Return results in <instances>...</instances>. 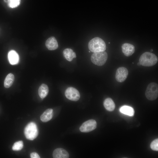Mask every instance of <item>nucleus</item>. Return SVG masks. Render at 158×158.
I'll use <instances>...</instances> for the list:
<instances>
[{
	"label": "nucleus",
	"instance_id": "1",
	"mask_svg": "<svg viewBox=\"0 0 158 158\" xmlns=\"http://www.w3.org/2000/svg\"><path fill=\"white\" fill-rule=\"evenodd\" d=\"M158 60V58L155 54L151 52H146L141 55L139 62L142 66L150 67L156 64Z\"/></svg>",
	"mask_w": 158,
	"mask_h": 158
},
{
	"label": "nucleus",
	"instance_id": "2",
	"mask_svg": "<svg viewBox=\"0 0 158 158\" xmlns=\"http://www.w3.org/2000/svg\"><path fill=\"white\" fill-rule=\"evenodd\" d=\"M88 45L90 50L94 53L104 51L106 49L105 42L99 37H95L91 40Z\"/></svg>",
	"mask_w": 158,
	"mask_h": 158
},
{
	"label": "nucleus",
	"instance_id": "3",
	"mask_svg": "<svg viewBox=\"0 0 158 158\" xmlns=\"http://www.w3.org/2000/svg\"><path fill=\"white\" fill-rule=\"evenodd\" d=\"M26 138L30 140H33L37 136L38 130L36 124L30 122L25 126L24 131Z\"/></svg>",
	"mask_w": 158,
	"mask_h": 158
},
{
	"label": "nucleus",
	"instance_id": "4",
	"mask_svg": "<svg viewBox=\"0 0 158 158\" xmlns=\"http://www.w3.org/2000/svg\"><path fill=\"white\" fill-rule=\"evenodd\" d=\"M107 58V53L103 51L94 52L91 55V59L94 64L101 66L105 63Z\"/></svg>",
	"mask_w": 158,
	"mask_h": 158
},
{
	"label": "nucleus",
	"instance_id": "5",
	"mask_svg": "<svg viewBox=\"0 0 158 158\" xmlns=\"http://www.w3.org/2000/svg\"><path fill=\"white\" fill-rule=\"evenodd\" d=\"M147 98L150 100H155L158 96V85L154 82L151 83L147 85L145 92Z\"/></svg>",
	"mask_w": 158,
	"mask_h": 158
},
{
	"label": "nucleus",
	"instance_id": "6",
	"mask_svg": "<svg viewBox=\"0 0 158 158\" xmlns=\"http://www.w3.org/2000/svg\"><path fill=\"white\" fill-rule=\"evenodd\" d=\"M65 95L68 99L72 101H77L80 97L79 91L75 88L72 87L67 88L65 91Z\"/></svg>",
	"mask_w": 158,
	"mask_h": 158
},
{
	"label": "nucleus",
	"instance_id": "7",
	"mask_svg": "<svg viewBox=\"0 0 158 158\" xmlns=\"http://www.w3.org/2000/svg\"><path fill=\"white\" fill-rule=\"evenodd\" d=\"M97 123L94 119H90L83 123L79 128L80 131L83 133H88L95 129Z\"/></svg>",
	"mask_w": 158,
	"mask_h": 158
},
{
	"label": "nucleus",
	"instance_id": "8",
	"mask_svg": "<svg viewBox=\"0 0 158 158\" xmlns=\"http://www.w3.org/2000/svg\"><path fill=\"white\" fill-rule=\"evenodd\" d=\"M128 73V70L125 67L118 68L116 71L115 75L116 80L120 83L124 82L127 78Z\"/></svg>",
	"mask_w": 158,
	"mask_h": 158
},
{
	"label": "nucleus",
	"instance_id": "9",
	"mask_svg": "<svg viewBox=\"0 0 158 158\" xmlns=\"http://www.w3.org/2000/svg\"><path fill=\"white\" fill-rule=\"evenodd\" d=\"M122 51L124 55L127 56L132 55L135 51V48L132 44L128 43L123 44L121 46Z\"/></svg>",
	"mask_w": 158,
	"mask_h": 158
},
{
	"label": "nucleus",
	"instance_id": "10",
	"mask_svg": "<svg viewBox=\"0 0 158 158\" xmlns=\"http://www.w3.org/2000/svg\"><path fill=\"white\" fill-rule=\"evenodd\" d=\"M53 157L54 158H68L69 155L66 150L59 148L56 149L54 151Z\"/></svg>",
	"mask_w": 158,
	"mask_h": 158
},
{
	"label": "nucleus",
	"instance_id": "11",
	"mask_svg": "<svg viewBox=\"0 0 158 158\" xmlns=\"http://www.w3.org/2000/svg\"><path fill=\"white\" fill-rule=\"evenodd\" d=\"M45 45L49 50H53L56 49L58 47L57 41L54 37H51L48 38L45 42Z\"/></svg>",
	"mask_w": 158,
	"mask_h": 158
},
{
	"label": "nucleus",
	"instance_id": "12",
	"mask_svg": "<svg viewBox=\"0 0 158 158\" xmlns=\"http://www.w3.org/2000/svg\"><path fill=\"white\" fill-rule=\"evenodd\" d=\"M8 58L10 63L12 65L16 64L19 62V55L16 51L13 50H11L9 52Z\"/></svg>",
	"mask_w": 158,
	"mask_h": 158
},
{
	"label": "nucleus",
	"instance_id": "13",
	"mask_svg": "<svg viewBox=\"0 0 158 158\" xmlns=\"http://www.w3.org/2000/svg\"><path fill=\"white\" fill-rule=\"evenodd\" d=\"M53 114V110L51 109H47L41 115V120L44 122H48L52 118Z\"/></svg>",
	"mask_w": 158,
	"mask_h": 158
},
{
	"label": "nucleus",
	"instance_id": "14",
	"mask_svg": "<svg viewBox=\"0 0 158 158\" xmlns=\"http://www.w3.org/2000/svg\"><path fill=\"white\" fill-rule=\"evenodd\" d=\"M63 56L66 59L69 61H71L73 59L76 58L75 53L73 50L70 48H66L64 50L63 52Z\"/></svg>",
	"mask_w": 158,
	"mask_h": 158
},
{
	"label": "nucleus",
	"instance_id": "15",
	"mask_svg": "<svg viewBox=\"0 0 158 158\" xmlns=\"http://www.w3.org/2000/svg\"><path fill=\"white\" fill-rule=\"evenodd\" d=\"M104 106L107 110L112 111L115 108V104L113 100L110 98L106 99L103 103Z\"/></svg>",
	"mask_w": 158,
	"mask_h": 158
},
{
	"label": "nucleus",
	"instance_id": "16",
	"mask_svg": "<svg viewBox=\"0 0 158 158\" xmlns=\"http://www.w3.org/2000/svg\"><path fill=\"white\" fill-rule=\"evenodd\" d=\"M49 92V88L47 85L42 84L38 89V94L42 99H44L47 95Z\"/></svg>",
	"mask_w": 158,
	"mask_h": 158
},
{
	"label": "nucleus",
	"instance_id": "17",
	"mask_svg": "<svg viewBox=\"0 0 158 158\" xmlns=\"http://www.w3.org/2000/svg\"><path fill=\"white\" fill-rule=\"evenodd\" d=\"M119 111L122 114L131 116H133L134 114L133 109L128 106L121 107L119 109Z\"/></svg>",
	"mask_w": 158,
	"mask_h": 158
},
{
	"label": "nucleus",
	"instance_id": "18",
	"mask_svg": "<svg viewBox=\"0 0 158 158\" xmlns=\"http://www.w3.org/2000/svg\"><path fill=\"white\" fill-rule=\"evenodd\" d=\"M14 76L11 73L8 74L5 78L4 81V86L6 88L10 87L13 84L14 80Z\"/></svg>",
	"mask_w": 158,
	"mask_h": 158
},
{
	"label": "nucleus",
	"instance_id": "19",
	"mask_svg": "<svg viewBox=\"0 0 158 158\" xmlns=\"http://www.w3.org/2000/svg\"><path fill=\"white\" fill-rule=\"evenodd\" d=\"M23 141H19L15 142L13 145L12 149L14 151H19L23 148Z\"/></svg>",
	"mask_w": 158,
	"mask_h": 158
},
{
	"label": "nucleus",
	"instance_id": "20",
	"mask_svg": "<svg viewBox=\"0 0 158 158\" xmlns=\"http://www.w3.org/2000/svg\"><path fill=\"white\" fill-rule=\"evenodd\" d=\"M9 6L14 8L17 7L20 4V0H8Z\"/></svg>",
	"mask_w": 158,
	"mask_h": 158
},
{
	"label": "nucleus",
	"instance_id": "21",
	"mask_svg": "<svg viewBox=\"0 0 158 158\" xmlns=\"http://www.w3.org/2000/svg\"><path fill=\"white\" fill-rule=\"evenodd\" d=\"M151 149L154 151H158V139L154 140L151 143L150 145Z\"/></svg>",
	"mask_w": 158,
	"mask_h": 158
},
{
	"label": "nucleus",
	"instance_id": "22",
	"mask_svg": "<svg viewBox=\"0 0 158 158\" xmlns=\"http://www.w3.org/2000/svg\"><path fill=\"white\" fill-rule=\"evenodd\" d=\"M30 157L31 158H40V157L38 154L35 152H33L31 153L30 154Z\"/></svg>",
	"mask_w": 158,
	"mask_h": 158
},
{
	"label": "nucleus",
	"instance_id": "23",
	"mask_svg": "<svg viewBox=\"0 0 158 158\" xmlns=\"http://www.w3.org/2000/svg\"><path fill=\"white\" fill-rule=\"evenodd\" d=\"M137 65L139 66L141 65V64L139 62L137 63Z\"/></svg>",
	"mask_w": 158,
	"mask_h": 158
},
{
	"label": "nucleus",
	"instance_id": "24",
	"mask_svg": "<svg viewBox=\"0 0 158 158\" xmlns=\"http://www.w3.org/2000/svg\"><path fill=\"white\" fill-rule=\"evenodd\" d=\"M153 51V49H151V50H150V51L151 52H152V51Z\"/></svg>",
	"mask_w": 158,
	"mask_h": 158
},
{
	"label": "nucleus",
	"instance_id": "25",
	"mask_svg": "<svg viewBox=\"0 0 158 158\" xmlns=\"http://www.w3.org/2000/svg\"><path fill=\"white\" fill-rule=\"evenodd\" d=\"M89 52H90V51H89Z\"/></svg>",
	"mask_w": 158,
	"mask_h": 158
},
{
	"label": "nucleus",
	"instance_id": "26",
	"mask_svg": "<svg viewBox=\"0 0 158 158\" xmlns=\"http://www.w3.org/2000/svg\"><path fill=\"white\" fill-rule=\"evenodd\" d=\"M110 42H109V44H110Z\"/></svg>",
	"mask_w": 158,
	"mask_h": 158
}]
</instances>
